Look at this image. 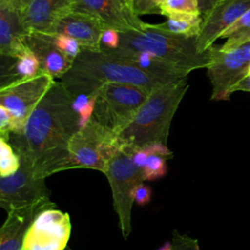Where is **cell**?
<instances>
[{
    "mask_svg": "<svg viewBox=\"0 0 250 250\" xmlns=\"http://www.w3.org/2000/svg\"><path fill=\"white\" fill-rule=\"evenodd\" d=\"M79 129L73 98L56 81L27 119L23 130L11 134L8 142L35 177L46 179L67 170L68 146Z\"/></svg>",
    "mask_w": 250,
    "mask_h": 250,
    "instance_id": "obj_1",
    "label": "cell"
},
{
    "mask_svg": "<svg viewBox=\"0 0 250 250\" xmlns=\"http://www.w3.org/2000/svg\"><path fill=\"white\" fill-rule=\"evenodd\" d=\"M72 96L91 95L104 84H130L149 91L168 82L106 52L82 49L59 81Z\"/></svg>",
    "mask_w": 250,
    "mask_h": 250,
    "instance_id": "obj_2",
    "label": "cell"
},
{
    "mask_svg": "<svg viewBox=\"0 0 250 250\" xmlns=\"http://www.w3.org/2000/svg\"><path fill=\"white\" fill-rule=\"evenodd\" d=\"M188 87L185 77L151 90L130 124L117 136L119 141L135 148L154 143L166 145L172 120Z\"/></svg>",
    "mask_w": 250,
    "mask_h": 250,
    "instance_id": "obj_3",
    "label": "cell"
},
{
    "mask_svg": "<svg viewBox=\"0 0 250 250\" xmlns=\"http://www.w3.org/2000/svg\"><path fill=\"white\" fill-rule=\"evenodd\" d=\"M118 48L150 53L189 73L207 68L211 62V48L199 53L196 37L188 38L161 28L158 23H146L142 32L120 33Z\"/></svg>",
    "mask_w": 250,
    "mask_h": 250,
    "instance_id": "obj_4",
    "label": "cell"
},
{
    "mask_svg": "<svg viewBox=\"0 0 250 250\" xmlns=\"http://www.w3.org/2000/svg\"><path fill=\"white\" fill-rule=\"evenodd\" d=\"M150 91L130 84L108 83L96 93L93 117L118 136L132 121Z\"/></svg>",
    "mask_w": 250,
    "mask_h": 250,
    "instance_id": "obj_5",
    "label": "cell"
},
{
    "mask_svg": "<svg viewBox=\"0 0 250 250\" xmlns=\"http://www.w3.org/2000/svg\"><path fill=\"white\" fill-rule=\"evenodd\" d=\"M106 176L113 199V207L118 216V223L124 238L131 232V212L134 203L135 188L145 181L143 168L137 166L132 159V147L120 142V146L110 157Z\"/></svg>",
    "mask_w": 250,
    "mask_h": 250,
    "instance_id": "obj_6",
    "label": "cell"
},
{
    "mask_svg": "<svg viewBox=\"0 0 250 250\" xmlns=\"http://www.w3.org/2000/svg\"><path fill=\"white\" fill-rule=\"evenodd\" d=\"M119 146L118 137L92 117L70 140L67 170L88 168L104 174L110 157Z\"/></svg>",
    "mask_w": 250,
    "mask_h": 250,
    "instance_id": "obj_7",
    "label": "cell"
},
{
    "mask_svg": "<svg viewBox=\"0 0 250 250\" xmlns=\"http://www.w3.org/2000/svg\"><path fill=\"white\" fill-rule=\"evenodd\" d=\"M55 82L51 75L41 70L33 77L1 85L0 105L7 108L13 117L15 131L12 134H20L23 130L27 119Z\"/></svg>",
    "mask_w": 250,
    "mask_h": 250,
    "instance_id": "obj_8",
    "label": "cell"
},
{
    "mask_svg": "<svg viewBox=\"0 0 250 250\" xmlns=\"http://www.w3.org/2000/svg\"><path fill=\"white\" fill-rule=\"evenodd\" d=\"M250 65V43L231 51H223L221 46L211 47V62L207 76L212 85L211 99L228 100L231 88L247 75Z\"/></svg>",
    "mask_w": 250,
    "mask_h": 250,
    "instance_id": "obj_9",
    "label": "cell"
},
{
    "mask_svg": "<svg viewBox=\"0 0 250 250\" xmlns=\"http://www.w3.org/2000/svg\"><path fill=\"white\" fill-rule=\"evenodd\" d=\"M71 232L69 215L48 208L37 215L28 229L22 250H64Z\"/></svg>",
    "mask_w": 250,
    "mask_h": 250,
    "instance_id": "obj_10",
    "label": "cell"
},
{
    "mask_svg": "<svg viewBox=\"0 0 250 250\" xmlns=\"http://www.w3.org/2000/svg\"><path fill=\"white\" fill-rule=\"evenodd\" d=\"M50 197L45 179L34 176L27 164L21 161L19 170L0 179V205L7 212Z\"/></svg>",
    "mask_w": 250,
    "mask_h": 250,
    "instance_id": "obj_11",
    "label": "cell"
},
{
    "mask_svg": "<svg viewBox=\"0 0 250 250\" xmlns=\"http://www.w3.org/2000/svg\"><path fill=\"white\" fill-rule=\"evenodd\" d=\"M74 9L92 15L105 28L120 33L142 32L146 24L134 12L128 0H75Z\"/></svg>",
    "mask_w": 250,
    "mask_h": 250,
    "instance_id": "obj_12",
    "label": "cell"
},
{
    "mask_svg": "<svg viewBox=\"0 0 250 250\" xmlns=\"http://www.w3.org/2000/svg\"><path fill=\"white\" fill-rule=\"evenodd\" d=\"M250 9V0H218L212 9L202 16L201 29L196 37L199 53L211 48L222 33Z\"/></svg>",
    "mask_w": 250,
    "mask_h": 250,
    "instance_id": "obj_13",
    "label": "cell"
},
{
    "mask_svg": "<svg viewBox=\"0 0 250 250\" xmlns=\"http://www.w3.org/2000/svg\"><path fill=\"white\" fill-rule=\"evenodd\" d=\"M56 204L50 197L33 204L14 208L7 212V218L0 229V250H22L24 237L39 213Z\"/></svg>",
    "mask_w": 250,
    "mask_h": 250,
    "instance_id": "obj_14",
    "label": "cell"
},
{
    "mask_svg": "<svg viewBox=\"0 0 250 250\" xmlns=\"http://www.w3.org/2000/svg\"><path fill=\"white\" fill-rule=\"evenodd\" d=\"M104 25L92 15L73 10L62 17L49 34H63L75 39L84 50L101 51Z\"/></svg>",
    "mask_w": 250,
    "mask_h": 250,
    "instance_id": "obj_15",
    "label": "cell"
},
{
    "mask_svg": "<svg viewBox=\"0 0 250 250\" xmlns=\"http://www.w3.org/2000/svg\"><path fill=\"white\" fill-rule=\"evenodd\" d=\"M21 12L7 0H0V54L2 57L18 59L29 52L28 35Z\"/></svg>",
    "mask_w": 250,
    "mask_h": 250,
    "instance_id": "obj_16",
    "label": "cell"
},
{
    "mask_svg": "<svg viewBox=\"0 0 250 250\" xmlns=\"http://www.w3.org/2000/svg\"><path fill=\"white\" fill-rule=\"evenodd\" d=\"M75 0H29L21 11V17L28 32L49 34L55 24L72 12Z\"/></svg>",
    "mask_w": 250,
    "mask_h": 250,
    "instance_id": "obj_17",
    "label": "cell"
},
{
    "mask_svg": "<svg viewBox=\"0 0 250 250\" xmlns=\"http://www.w3.org/2000/svg\"><path fill=\"white\" fill-rule=\"evenodd\" d=\"M26 44L39 60L41 69L54 79H61L73 63V60L56 47L50 34L30 32L26 37Z\"/></svg>",
    "mask_w": 250,
    "mask_h": 250,
    "instance_id": "obj_18",
    "label": "cell"
},
{
    "mask_svg": "<svg viewBox=\"0 0 250 250\" xmlns=\"http://www.w3.org/2000/svg\"><path fill=\"white\" fill-rule=\"evenodd\" d=\"M101 50L118 59L128 62L136 65L137 67L150 74H153L159 78H162L166 81H176V80L188 77V75L189 74L188 71L182 69L147 52L132 51V50H126V49H120V48H116V49L102 48Z\"/></svg>",
    "mask_w": 250,
    "mask_h": 250,
    "instance_id": "obj_19",
    "label": "cell"
},
{
    "mask_svg": "<svg viewBox=\"0 0 250 250\" xmlns=\"http://www.w3.org/2000/svg\"><path fill=\"white\" fill-rule=\"evenodd\" d=\"M220 38L227 39L221 46L223 51H231L250 43V9L225 30Z\"/></svg>",
    "mask_w": 250,
    "mask_h": 250,
    "instance_id": "obj_20",
    "label": "cell"
},
{
    "mask_svg": "<svg viewBox=\"0 0 250 250\" xmlns=\"http://www.w3.org/2000/svg\"><path fill=\"white\" fill-rule=\"evenodd\" d=\"M203 18L200 15H183L168 18L163 23L158 25L174 34L188 38L197 37L200 32Z\"/></svg>",
    "mask_w": 250,
    "mask_h": 250,
    "instance_id": "obj_21",
    "label": "cell"
},
{
    "mask_svg": "<svg viewBox=\"0 0 250 250\" xmlns=\"http://www.w3.org/2000/svg\"><path fill=\"white\" fill-rule=\"evenodd\" d=\"M41 70L39 60L31 51H29L21 57L14 60V63L9 68V74L11 76L9 82L17 79L33 77L40 73Z\"/></svg>",
    "mask_w": 250,
    "mask_h": 250,
    "instance_id": "obj_22",
    "label": "cell"
},
{
    "mask_svg": "<svg viewBox=\"0 0 250 250\" xmlns=\"http://www.w3.org/2000/svg\"><path fill=\"white\" fill-rule=\"evenodd\" d=\"M161 15L170 18L183 15H201L197 0H164L160 6Z\"/></svg>",
    "mask_w": 250,
    "mask_h": 250,
    "instance_id": "obj_23",
    "label": "cell"
},
{
    "mask_svg": "<svg viewBox=\"0 0 250 250\" xmlns=\"http://www.w3.org/2000/svg\"><path fill=\"white\" fill-rule=\"evenodd\" d=\"M21 166V158L11 144L4 138H0V174L7 177L16 173Z\"/></svg>",
    "mask_w": 250,
    "mask_h": 250,
    "instance_id": "obj_24",
    "label": "cell"
},
{
    "mask_svg": "<svg viewBox=\"0 0 250 250\" xmlns=\"http://www.w3.org/2000/svg\"><path fill=\"white\" fill-rule=\"evenodd\" d=\"M72 98L73 108L78 115L79 126L81 128L85 126L93 117L96 103V93L91 95H77Z\"/></svg>",
    "mask_w": 250,
    "mask_h": 250,
    "instance_id": "obj_25",
    "label": "cell"
},
{
    "mask_svg": "<svg viewBox=\"0 0 250 250\" xmlns=\"http://www.w3.org/2000/svg\"><path fill=\"white\" fill-rule=\"evenodd\" d=\"M166 159L167 158L157 154L149 155L143 167L145 181H153L164 177L167 172Z\"/></svg>",
    "mask_w": 250,
    "mask_h": 250,
    "instance_id": "obj_26",
    "label": "cell"
},
{
    "mask_svg": "<svg viewBox=\"0 0 250 250\" xmlns=\"http://www.w3.org/2000/svg\"><path fill=\"white\" fill-rule=\"evenodd\" d=\"M56 47L71 60H75L81 53V45L73 38L63 34H50Z\"/></svg>",
    "mask_w": 250,
    "mask_h": 250,
    "instance_id": "obj_27",
    "label": "cell"
},
{
    "mask_svg": "<svg viewBox=\"0 0 250 250\" xmlns=\"http://www.w3.org/2000/svg\"><path fill=\"white\" fill-rule=\"evenodd\" d=\"M164 0H131V7L140 17L141 15L160 14V6Z\"/></svg>",
    "mask_w": 250,
    "mask_h": 250,
    "instance_id": "obj_28",
    "label": "cell"
},
{
    "mask_svg": "<svg viewBox=\"0 0 250 250\" xmlns=\"http://www.w3.org/2000/svg\"><path fill=\"white\" fill-rule=\"evenodd\" d=\"M171 244L172 250H200L196 239L180 234L177 230L173 231Z\"/></svg>",
    "mask_w": 250,
    "mask_h": 250,
    "instance_id": "obj_29",
    "label": "cell"
},
{
    "mask_svg": "<svg viewBox=\"0 0 250 250\" xmlns=\"http://www.w3.org/2000/svg\"><path fill=\"white\" fill-rule=\"evenodd\" d=\"M15 125L14 120L7 108L0 105V138L9 141L10 135L14 133Z\"/></svg>",
    "mask_w": 250,
    "mask_h": 250,
    "instance_id": "obj_30",
    "label": "cell"
},
{
    "mask_svg": "<svg viewBox=\"0 0 250 250\" xmlns=\"http://www.w3.org/2000/svg\"><path fill=\"white\" fill-rule=\"evenodd\" d=\"M120 43V32L112 29V28H105L103 31L101 44L102 48L106 49H116L118 48Z\"/></svg>",
    "mask_w": 250,
    "mask_h": 250,
    "instance_id": "obj_31",
    "label": "cell"
},
{
    "mask_svg": "<svg viewBox=\"0 0 250 250\" xmlns=\"http://www.w3.org/2000/svg\"><path fill=\"white\" fill-rule=\"evenodd\" d=\"M151 198V189L148 186L144 183L139 184L133 192L134 202L138 205H146L150 201Z\"/></svg>",
    "mask_w": 250,
    "mask_h": 250,
    "instance_id": "obj_32",
    "label": "cell"
},
{
    "mask_svg": "<svg viewBox=\"0 0 250 250\" xmlns=\"http://www.w3.org/2000/svg\"><path fill=\"white\" fill-rule=\"evenodd\" d=\"M235 91H246L250 92V77L245 76L240 81H238L230 90V93L232 94Z\"/></svg>",
    "mask_w": 250,
    "mask_h": 250,
    "instance_id": "obj_33",
    "label": "cell"
},
{
    "mask_svg": "<svg viewBox=\"0 0 250 250\" xmlns=\"http://www.w3.org/2000/svg\"><path fill=\"white\" fill-rule=\"evenodd\" d=\"M199 4V9L201 12V15H205L207 12H209L212 7L216 4L218 0H197Z\"/></svg>",
    "mask_w": 250,
    "mask_h": 250,
    "instance_id": "obj_34",
    "label": "cell"
},
{
    "mask_svg": "<svg viewBox=\"0 0 250 250\" xmlns=\"http://www.w3.org/2000/svg\"><path fill=\"white\" fill-rule=\"evenodd\" d=\"M10 2L13 6H15L17 9H19L21 12L25 8L29 0H7Z\"/></svg>",
    "mask_w": 250,
    "mask_h": 250,
    "instance_id": "obj_35",
    "label": "cell"
},
{
    "mask_svg": "<svg viewBox=\"0 0 250 250\" xmlns=\"http://www.w3.org/2000/svg\"><path fill=\"white\" fill-rule=\"evenodd\" d=\"M156 250H172V244L171 241H167L166 243H164L161 247H159Z\"/></svg>",
    "mask_w": 250,
    "mask_h": 250,
    "instance_id": "obj_36",
    "label": "cell"
},
{
    "mask_svg": "<svg viewBox=\"0 0 250 250\" xmlns=\"http://www.w3.org/2000/svg\"><path fill=\"white\" fill-rule=\"evenodd\" d=\"M247 76H249V77H250V65H249L248 70H247Z\"/></svg>",
    "mask_w": 250,
    "mask_h": 250,
    "instance_id": "obj_37",
    "label": "cell"
},
{
    "mask_svg": "<svg viewBox=\"0 0 250 250\" xmlns=\"http://www.w3.org/2000/svg\"><path fill=\"white\" fill-rule=\"evenodd\" d=\"M64 250H72V249H71V248H70V247H66V248H65V249H64Z\"/></svg>",
    "mask_w": 250,
    "mask_h": 250,
    "instance_id": "obj_38",
    "label": "cell"
},
{
    "mask_svg": "<svg viewBox=\"0 0 250 250\" xmlns=\"http://www.w3.org/2000/svg\"><path fill=\"white\" fill-rule=\"evenodd\" d=\"M128 1H129V3H131V0H128ZM130 5H131V4H130Z\"/></svg>",
    "mask_w": 250,
    "mask_h": 250,
    "instance_id": "obj_39",
    "label": "cell"
}]
</instances>
